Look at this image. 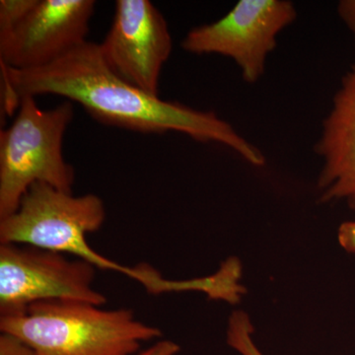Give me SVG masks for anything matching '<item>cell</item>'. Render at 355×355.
<instances>
[{
    "instance_id": "obj_1",
    "label": "cell",
    "mask_w": 355,
    "mask_h": 355,
    "mask_svg": "<svg viewBox=\"0 0 355 355\" xmlns=\"http://www.w3.org/2000/svg\"><path fill=\"white\" fill-rule=\"evenodd\" d=\"M0 65L7 114L17 111L18 103L26 96L58 95L80 105L105 125L144 133L182 132L198 141L227 146L250 164L266 163L256 146L216 114L164 101L123 80L107 64L100 44L84 42L38 69Z\"/></svg>"
},
{
    "instance_id": "obj_2",
    "label": "cell",
    "mask_w": 355,
    "mask_h": 355,
    "mask_svg": "<svg viewBox=\"0 0 355 355\" xmlns=\"http://www.w3.org/2000/svg\"><path fill=\"white\" fill-rule=\"evenodd\" d=\"M101 307L76 301L36 303L22 314L0 317V331L24 340L36 355H137L142 343L162 336L132 310Z\"/></svg>"
},
{
    "instance_id": "obj_3",
    "label": "cell",
    "mask_w": 355,
    "mask_h": 355,
    "mask_svg": "<svg viewBox=\"0 0 355 355\" xmlns=\"http://www.w3.org/2000/svg\"><path fill=\"white\" fill-rule=\"evenodd\" d=\"M73 104L44 111L33 96L21 98L12 125L0 132V218L10 216L32 184L71 191L74 169L62 155Z\"/></svg>"
},
{
    "instance_id": "obj_4",
    "label": "cell",
    "mask_w": 355,
    "mask_h": 355,
    "mask_svg": "<svg viewBox=\"0 0 355 355\" xmlns=\"http://www.w3.org/2000/svg\"><path fill=\"white\" fill-rule=\"evenodd\" d=\"M67 254L32 246L0 244V317L22 314L49 301L103 306L94 287L96 268Z\"/></svg>"
},
{
    "instance_id": "obj_5",
    "label": "cell",
    "mask_w": 355,
    "mask_h": 355,
    "mask_svg": "<svg viewBox=\"0 0 355 355\" xmlns=\"http://www.w3.org/2000/svg\"><path fill=\"white\" fill-rule=\"evenodd\" d=\"M296 16L288 0H240L224 17L191 29L182 48L196 55L230 58L241 69L243 79L256 83L265 73L277 36Z\"/></svg>"
},
{
    "instance_id": "obj_6",
    "label": "cell",
    "mask_w": 355,
    "mask_h": 355,
    "mask_svg": "<svg viewBox=\"0 0 355 355\" xmlns=\"http://www.w3.org/2000/svg\"><path fill=\"white\" fill-rule=\"evenodd\" d=\"M100 46L107 64L123 80L158 96L159 78L173 42L164 16L150 1L118 0Z\"/></svg>"
},
{
    "instance_id": "obj_7",
    "label": "cell",
    "mask_w": 355,
    "mask_h": 355,
    "mask_svg": "<svg viewBox=\"0 0 355 355\" xmlns=\"http://www.w3.org/2000/svg\"><path fill=\"white\" fill-rule=\"evenodd\" d=\"M93 0H38L8 36L0 39V64L38 69L87 41Z\"/></svg>"
},
{
    "instance_id": "obj_8",
    "label": "cell",
    "mask_w": 355,
    "mask_h": 355,
    "mask_svg": "<svg viewBox=\"0 0 355 355\" xmlns=\"http://www.w3.org/2000/svg\"><path fill=\"white\" fill-rule=\"evenodd\" d=\"M316 151L323 159L322 200H345L355 209V65L343 77Z\"/></svg>"
},
{
    "instance_id": "obj_9",
    "label": "cell",
    "mask_w": 355,
    "mask_h": 355,
    "mask_svg": "<svg viewBox=\"0 0 355 355\" xmlns=\"http://www.w3.org/2000/svg\"><path fill=\"white\" fill-rule=\"evenodd\" d=\"M254 326L249 315L238 310L229 318L227 343L241 355H263L253 340Z\"/></svg>"
},
{
    "instance_id": "obj_10",
    "label": "cell",
    "mask_w": 355,
    "mask_h": 355,
    "mask_svg": "<svg viewBox=\"0 0 355 355\" xmlns=\"http://www.w3.org/2000/svg\"><path fill=\"white\" fill-rule=\"evenodd\" d=\"M38 0L0 1V39L6 38L24 19Z\"/></svg>"
},
{
    "instance_id": "obj_11",
    "label": "cell",
    "mask_w": 355,
    "mask_h": 355,
    "mask_svg": "<svg viewBox=\"0 0 355 355\" xmlns=\"http://www.w3.org/2000/svg\"><path fill=\"white\" fill-rule=\"evenodd\" d=\"M0 355H36V354L27 343L18 336L8 333H1Z\"/></svg>"
},
{
    "instance_id": "obj_12",
    "label": "cell",
    "mask_w": 355,
    "mask_h": 355,
    "mask_svg": "<svg viewBox=\"0 0 355 355\" xmlns=\"http://www.w3.org/2000/svg\"><path fill=\"white\" fill-rule=\"evenodd\" d=\"M338 239L340 246L349 252L355 254V222H345L338 229Z\"/></svg>"
},
{
    "instance_id": "obj_13",
    "label": "cell",
    "mask_w": 355,
    "mask_h": 355,
    "mask_svg": "<svg viewBox=\"0 0 355 355\" xmlns=\"http://www.w3.org/2000/svg\"><path fill=\"white\" fill-rule=\"evenodd\" d=\"M338 14L352 32L355 44V0H342L338 2Z\"/></svg>"
},
{
    "instance_id": "obj_14",
    "label": "cell",
    "mask_w": 355,
    "mask_h": 355,
    "mask_svg": "<svg viewBox=\"0 0 355 355\" xmlns=\"http://www.w3.org/2000/svg\"><path fill=\"white\" fill-rule=\"evenodd\" d=\"M180 347L172 340H158L147 347L146 349L139 352L137 355H177L179 354Z\"/></svg>"
}]
</instances>
